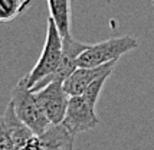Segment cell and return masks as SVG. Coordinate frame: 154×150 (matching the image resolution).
Instances as JSON below:
<instances>
[{"label":"cell","mask_w":154,"mask_h":150,"mask_svg":"<svg viewBox=\"0 0 154 150\" xmlns=\"http://www.w3.org/2000/svg\"><path fill=\"white\" fill-rule=\"evenodd\" d=\"M14 111L23 123L33 131L36 136L42 134L51 126L48 117L45 116L42 107L36 100V95L27 87L26 78H20L17 85L12 89V98Z\"/></svg>","instance_id":"6da1fadb"},{"label":"cell","mask_w":154,"mask_h":150,"mask_svg":"<svg viewBox=\"0 0 154 150\" xmlns=\"http://www.w3.org/2000/svg\"><path fill=\"white\" fill-rule=\"evenodd\" d=\"M137 46H138V41L134 36H130V35L98 42L94 45H89L79 55L78 67L94 68V67L105 65L109 62H117L124 54L135 49Z\"/></svg>","instance_id":"7a4b0ae2"},{"label":"cell","mask_w":154,"mask_h":150,"mask_svg":"<svg viewBox=\"0 0 154 150\" xmlns=\"http://www.w3.org/2000/svg\"><path fill=\"white\" fill-rule=\"evenodd\" d=\"M60 59H62V36H60L55 20L49 16L46 29V41L42 49L39 59L29 74L25 75L27 87L32 88L35 84L49 75H52L59 68Z\"/></svg>","instance_id":"3957f363"},{"label":"cell","mask_w":154,"mask_h":150,"mask_svg":"<svg viewBox=\"0 0 154 150\" xmlns=\"http://www.w3.org/2000/svg\"><path fill=\"white\" fill-rule=\"evenodd\" d=\"M89 45L84 43V42H78L72 38V35H66L62 38V59H60L59 68L55 71L52 75H49L46 78L40 80L32 87V91L36 92L38 89L46 87L48 84L54 81H65L66 78H69L72 72L78 68V59L79 55L88 48Z\"/></svg>","instance_id":"277c9868"},{"label":"cell","mask_w":154,"mask_h":150,"mask_svg":"<svg viewBox=\"0 0 154 150\" xmlns=\"http://www.w3.org/2000/svg\"><path fill=\"white\" fill-rule=\"evenodd\" d=\"M36 100L42 107L51 124H60L65 118L69 95L63 88L62 81H54L35 92Z\"/></svg>","instance_id":"5b68a950"},{"label":"cell","mask_w":154,"mask_h":150,"mask_svg":"<svg viewBox=\"0 0 154 150\" xmlns=\"http://www.w3.org/2000/svg\"><path fill=\"white\" fill-rule=\"evenodd\" d=\"M62 123L74 134L95 129L100 124V118L95 114V108L85 100L84 95L69 97L66 114Z\"/></svg>","instance_id":"8992f818"},{"label":"cell","mask_w":154,"mask_h":150,"mask_svg":"<svg viewBox=\"0 0 154 150\" xmlns=\"http://www.w3.org/2000/svg\"><path fill=\"white\" fill-rule=\"evenodd\" d=\"M115 64L117 62H109V64L94 67V68L78 67L72 72V75L63 81V88L66 91V94L69 97L82 95L85 92V89L91 85V82L95 81L98 77L107 74V72H112L115 68Z\"/></svg>","instance_id":"52a82bcc"},{"label":"cell","mask_w":154,"mask_h":150,"mask_svg":"<svg viewBox=\"0 0 154 150\" xmlns=\"http://www.w3.org/2000/svg\"><path fill=\"white\" fill-rule=\"evenodd\" d=\"M75 136L63 123L51 124L42 134L39 140L43 150H74Z\"/></svg>","instance_id":"ba28073f"},{"label":"cell","mask_w":154,"mask_h":150,"mask_svg":"<svg viewBox=\"0 0 154 150\" xmlns=\"http://www.w3.org/2000/svg\"><path fill=\"white\" fill-rule=\"evenodd\" d=\"M3 117H5L7 130H9V134H10L12 143H13V149L14 150H25L27 143L30 142V139L35 136V133L17 117L12 101H9L6 110H5Z\"/></svg>","instance_id":"9c48e42d"},{"label":"cell","mask_w":154,"mask_h":150,"mask_svg":"<svg viewBox=\"0 0 154 150\" xmlns=\"http://www.w3.org/2000/svg\"><path fill=\"white\" fill-rule=\"evenodd\" d=\"M48 6L60 36L71 35V0H48Z\"/></svg>","instance_id":"30bf717a"},{"label":"cell","mask_w":154,"mask_h":150,"mask_svg":"<svg viewBox=\"0 0 154 150\" xmlns=\"http://www.w3.org/2000/svg\"><path fill=\"white\" fill-rule=\"evenodd\" d=\"M30 6V0H0V23L16 19Z\"/></svg>","instance_id":"8fae6325"},{"label":"cell","mask_w":154,"mask_h":150,"mask_svg":"<svg viewBox=\"0 0 154 150\" xmlns=\"http://www.w3.org/2000/svg\"><path fill=\"white\" fill-rule=\"evenodd\" d=\"M111 74L112 72H107V74L101 75V77H98L95 81L91 82V85L88 87L87 89H85V92L82 94V95L85 97V100H87L92 107L95 108V105H97V101H98V98H100L101 95V91H102V87H104V84H105V81H107L108 78L111 77Z\"/></svg>","instance_id":"7c38bea8"},{"label":"cell","mask_w":154,"mask_h":150,"mask_svg":"<svg viewBox=\"0 0 154 150\" xmlns=\"http://www.w3.org/2000/svg\"><path fill=\"white\" fill-rule=\"evenodd\" d=\"M0 150H14L13 149V143H12V139L9 134V130H7L6 121H5V117H0Z\"/></svg>","instance_id":"4fadbf2b"},{"label":"cell","mask_w":154,"mask_h":150,"mask_svg":"<svg viewBox=\"0 0 154 150\" xmlns=\"http://www.w3.org/2000/svg\"><path fill=\"white\" fill-rule=\"evenodd\" d=\"M151 5H153V6H154V0H153V2H151Z\"/></svg>","instance_id":"5bb4252c"}]
</instances>
